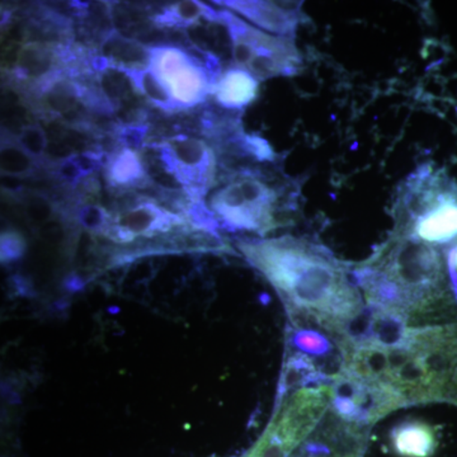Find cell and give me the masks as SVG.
<instances>
[{"mask_svg":"<svg viewBox=\"0 0 457 457\" xmlns=\"http://www.w3.org/2000/svg\"><path fill=\"white\" fill-rule=\"evenodd\" d=\"M295 347L303 353L318 354L323 356L330 350L329 343L326 337L319 335L318 332L311 329H300L297 328L293 335Z\"/></svg>","mask_w":457,"mask_h":457,"instance_id":"19","label":"cell"},{"mask_svg":"<svg viewBox=\"0 0 457 457\" xmlns=\"http://www.w3.org/2000/svg\"><path fill=\"white\" fill-rule=\"evenodd\" d=\"M16 140L35 161L45 167L47 150H49V137L40 123L36 121L25 126L18 132Z\"/></svg>","mask_w":457,"mask_h":457,"instance_id":"18","label":"cell"},{"mask_svg":"<svg viewBox=\"0 0 457 457\" xmlns=\"http://www.w3.org/2000/svg\"><path fill=\"white\" fill-rule=\"evenodd\" d=\"M168 179L191 201H204L219 177V149L207 137L177 134L154 145Z\"/></svg>","mask_w":457,"mask_h":457,"instance_id":"6","label":"cell"},{"mask_svg":"<svg viewBox=\"0 0 457 457\" xmlns=\"http://www.w3.org/2000/svg\"><path fill=\"white\" fill-rule=\"evenodd\" d=\"M147 68L173 99L179 112L201 106L212 97L222 73L220 60L189 46H150Z\"/></svg>","mask_w":457,"mask_h":457,"instance_id":"4","label":"cell"},{"mask_svg":"<svg viewBox=\"0 0 457 457\" xmlns=\"http://www.w3.org/2000/svg\"><path fill=\"white\" fill-rule=\"evenodd\" d=\"M44 165L38 163L9 135L0 143V179H29L40 174Z\"/></svg>","mask_w":457,"mask_h":457,"instance_id":"14","label":"cell"},{"mask_svg":"<svg viewBox=\"0 0 457 457\" xmlns=\"http://www.w3.org/2000/svg\"><path fill=\"white\" fill-rule=\"evenodd\" d=\"M101 56L106 57L108 64L114 68L137 71L149 66L150 46L111 29L102 40Z\"/></svg>","mask_w":457,"mask_h":457,"instance_id":"11","label":"cell"},{"mask_svg":"<svg viewBox=\"0 0 457 457\" xmlns=\"http://www.w3.org/2000/svg\"><path fill=\"white\" fill-rule=\"evenodd\" d=\"M260 82L243 69L230 66L222 71L212 88V97L224 110L240 111L248 107L258 95Z\"/></svg>","mask_w":457,"mask_h":457,"instance_id":"9","label":"cell"},{"mask_svg":"<svg viewBox=\"0 0 457 457\" xmlns=\"http://www.w3.org/2000/svg\"><path fill=\"white\" fill-rule=\"evenodd\" d=\"M323 449L324 447H320V449H317V447H315L314 451H312V457H320L321 456V453H323ZM335 457H341V456H335ZM343 457H356L354 455H350V456H343Z\"/></svg>","mask_w":457,"mask_h":457,"instance_id":"20","label":"cell"},{"mask_svg":"<svg viewBox=\"0 0 457 457\" xmlns=\"http://www.w3.org/2000/svg\"><path fill=\"white\" fill-rule=\"evenodd\" d=\"M240 14L246 21L270 33L294 38L302 22V3L295 2H216Z\"/></svg>","mask_w":457,"mask_h":457,"instance_id":"8","label":"cell"},{"mask_svg":"<svg viewBox=\"0 0 457 457\" xmlns=\"http://www.w3.org/2000/svg\"><path fill=\"white\" fill-rule=\"evenodd\" d=\"M29 252V240L18 228H0V266H12Z\"/></svg>","mask_w":457,"mask_h":457,"instance_id":"17","label":"cell"},{"mask_svg":"<svg viewBox=\"0 0 457 457\" xmlns=\"http://www.w3.org/2000/svg\"><path fill=\"white\" fill-rule=\"evenodd\" d=\"M215 11L216 9L204 4V3L183 0V2L165 5L153 16L152 20L153 23L158 27L188 29L212 16Z\"/></svg>","mask_w":457,"mask_h":457,"instance_id":"13","label":"cell"},{"mask_svg":"<svg viewBox=\"0 0 457 457\" xmlns=\"http://www.w3.org/2000/svg\"><path fill=\"white\" fill-rule=\"evenodd\" d=\"M104 168L111 187L120 189L122 194L149 185L143 156L137 150L116 147L112 154L107 156Z\"/></svg>","mask_w":457,"mask_h":457,"instance_id":"10","label":"cell"},{"mask_svg":"<svg viewBox=\"0 0 457 457\" xmlns=\"http://www.w3.org/2000/svg\"><path fill=\"white\" fill-rule=\"evenodd\" d=\"M111 218L110 210L96 201H82L74 210V219L79 227L97 236L104 237L110 228Z\"/></svg>","mask_w":457,"mask_h":457,"instance_id":"16","label":"cell"},{"mask_svg":"<svg viewBox=\"0 0 457 457\" xmlns=\"http://www.w3.org/2000/svg\"><path fill=\"white\" fill-rule=\"evenodd\" d=\"M395 233L426 245L457 240V183L444 171L422 167L399 189Z\"/></svg>","mask_w":457,"mask_h":457,"instance_id":"3","label":"cell"},{"mask_svg":"<svg viewBox=\"0 0 457 457\" xmlns=\"http://www.w3.org/2000/svg\"><path fill=\"white\" fill-rule=\"evenodd\" d=\"M264 164L237 168L216 180L204 204L219 228L264 236L293 222L299 188L284 173Z\"/></svg>","mask_w":457,"mask_h":457,"instance_id":"2","label":"cell"},{"mask_svg":"<svg viewBox=\"0 0 457 457\" xmlns=\"http://www.w3.org/2000/svg\"><path fill=\"white\" fill-rule=\"evenodd\" d=\"M9 132L5 130V129H3L2 126H0V143H2L3 140L5 139V137H9Z\"/></svg>","mask_w":457,"mask_h":457,"instance_id":"21","label":"cell"},{"mask_svg":"<svg viewBox=\"0 0 457 457\" xmlns=\"http://www.w3.org/2000/svg\"><path fill=\"white\" fill-rule=\"evenodd\" d=\"M221 17L230 36L231 62L253 75L258 82L290 77L302 68V54L294 38L261 31L228 9L221 11Z\"/></svg>","mask_w":457,"mask_h":457,"instance_id":"5","label":"cell"},{"mask_svg":"<svg viewBox=\"0 0 457 457\" xmlns=\"http://www.w3.org/2000/svg\"><path fill=\"white\" fill-rule=\"evenodd\" d=\"M393 446L403 457H429L435 453L437 441L428 426L411 422L394 429Z\"/></svg>","mask_w":457,"mask_h":457,"instance_id":"12","label":"cell"},{"mask_svg":"<svg viewBox=\"0 0 457 457\" xmlns=\"http://www.w3.org/2000/svg\"><path fill=\"white\" fill-rule=\"evenodd\" d=\"M111 215L110 228L104 237L119 245L164 237L191 225L180 213L171 212L155 201L137 195L117 204Z\"/></svg>","mask_w":457,"mask_h":457,"instance_id":"7","label":"cell"},{"mask_svg":"<svg viewBox=\"0 0 457 457\" xmlns=\"http://www.w3.org/2000/svg\"><path fill=\"white\" fill-rule=\"evenodd\" d=\"M237 248L282 297L294 324L347 336L363 303L345 264L324 246L290 236L243 240Z\"/></svg>","mask_w":457,"mask_h":457,"instance_id":"1","label":"cell"},{"mask_svg":"<svg viewBox=\"0 0 457 457\" xmlns=\"http://www.w3.org/2000/svg\"><path fill=\"white\" fill-rule=\"evenodd\" d=\"M123 71L130 78L137 95L145 99L150 106L164 113H179V108L173 99L149 68Z\"/></svg>","mask_w":457,"mask_h":457,"instance_id":"15","label":"cell"}]
</instances>
